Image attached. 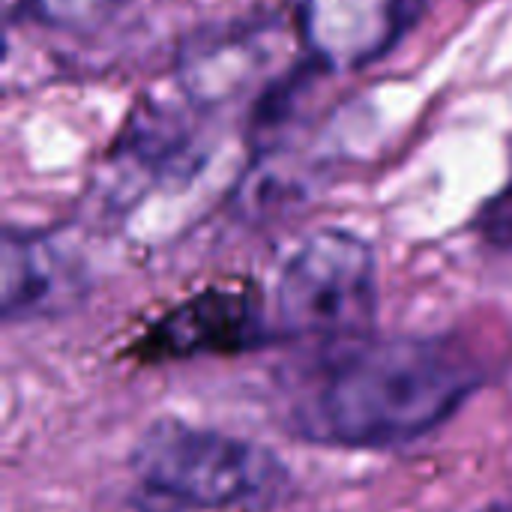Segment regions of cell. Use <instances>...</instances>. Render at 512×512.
Returning <instances> with one entry per match:
<instances>
[{"label": "cell", "instance_id": "277c9868", "mask_svg": "<svg viewBox=\"0 0 512 512\" xmlns=\"http://www.w3.org/2000/svg\"><path fill=\"white\" fill-rule=\"evenodd\" d=\"M267 321L261 294L249 282L210 285L153 318L123 351L141 366L183 363L198 357H231L279 342Z\"/></svg>", "mask_w": 512, "mask_h": 512}, {"label": "cell", "instance_id": "8992f818", "mask_svg": "<svg viewBox=\"0 0 512 512\" xmlns=\"http://www.w3.org/2000/svg\"><path fill=\"white\" fill-rule=\"evenodd\" d=\"M111 3L114 0H30L36 15H42L45 21H57V24H75V21L96 18Z\"/></svg>", "mask_w": 512, "mask_h": 512}, {"label": "cell", "instance_id": "5b68a950", "mask_svg": "<svg viewBox=\"0 0 512 512\" xmlns=\"http://www.w3.org/2000/svg\"><path fill=\"white\" fill-rule=\"evenodd\" d=\"M0 258V318L6 324L66 315L87 294L84 270L48 234L9 228Z\"/></svg>", "mask_w": 512, "mask_h": 512}, {"label": "cell", "instance_id": "52a82bcc", "mask_svg": "<svg viewBox=\"0 0 512 512\" xmlns=\"http://www.w3.org/2000/svg\"><path fill=\"white\" fill-rule=\"evenodd\" d=\"M480 228H483V234H486L492 243H498V246H512V180L510 186L483 210Z\"/></svg>", "mask_w": 512, "mask_h": 512}, {"label": "cell", "instance_id": "7a4b0ae2", "mask_svg": "<svg viewBox=\"0 0 512 512\" xmlns=\"http://www.w3.org/2000/svg\"><path fill=\"white\" fill-rule=\"evenodd\" d=\"M138 489L171 510L267 512L291 492L282 456L180 417L153 420L129 453Z\"/></svg>", "mask_w": 512, "mask_h": 512}, {"label": "cell", "instance_id": "6da1fadb", "mask_svg": "<svg viewBox=\"0 0 512 512\" xmlns=\"http://www.w3.org/2000/svg\"><path fill=\"white\" fill-rule=\"evenodd\" d=\"M480 363L441 336H363L315 360L288 399L306 444L390 450L450 423L480 390Z\"/></svg>", "mask_w": 512, "mask_h": 512}, {"label": "cell", "instance_id": "3957f363", "mask_svg": "<svg viewBox=\"0 0 512 512\" xmlns=\"http://www.w3.org/2000/svg\"><path fill=\"white\" fill-rule=\"evenodd\" d=\"M375 249L342 228L306 237L276 282V330L282 339L339 345L372 336L378 321Z\"/></svg>", "mask_w": 512, "mask_h": 512}]
</instances>
